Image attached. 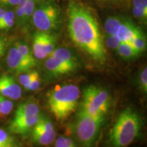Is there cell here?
Returning <instances> with one entry per match:
<instances>
[{"mask_svg":"<svg viewBox=\"0 0 147 147\" xmlns=\"http://www.w3.org/2000/svg\"><path fill=\"white\" fill-rule=\"evenodd\" d=\"M69 35L73 42L93 59L100 63L106 60L98 24L89 9L80 3L71 2L67 8Z\"/></svg>","mask_w":147,"mask_h":147,"instance_id":"1","label":"cell"},{"mask_svg":"<svg viewBox=\"0 0 147 147\" xmlns=\"http://www.w3.org/2000/svg\"><path fill=\"white\" fill-rule=\"evenodd\" d=\"M142 121L136 112L126 108L119 115L110 132L111 147H127L136 138L140 131Z\"/></svg>","mask_w":147,"mask_h":147,"instance_id":"2","label":"cell"},{"mask_svg":"<svg viewBox=\"0 0 147 147\" xmlns=\"http://www.w3.org/2000/svg\"><path fill=\"white\" fill-rule=\"evenodd\" d=\"M80 89L74 84H67L48 93V105L56 119L63 121L77 109Z\"/></svg>","mask_w":147,"mask_h":147,"instance_id":"3","label":"cell"},{"mask_svg":"<svg viewBox=\"0 0 147 147\" xmlns=\"http://www.w3.org/2000/svg\"><path fill=\"white\" fill-rule=\"evenodd\" d=\"M104 117H93L80 110L77 115L75 134L82 147H91L96 140Z\"/></svg>","mask_w":147,"mask_h":147,"instance_id":"4","label":"cell"},{"mask_svg":"<svg viewBox=\"0 0 147 147\" xmlns=\"http://www.w3.org/2000/svg\"><path fill=\"white\" fill-rule=\"evenodd\" d=\"M38 104L32 102H23L18 106L14 119L9 126L11 133L25 135L32 131L40 118Z\"/></svg>","mask_w":147,"mask_h":147,"instance_id":"5","label":"cell"},{"mask_svg":"<svg viewBox=\"0 0 147 147\" xmlns=\"http://www.w3.org/2000/svg\"><path fill=\"white\" fill-rule=\"evenodd\" d=\"M110 102L109 93L106 90L90 85L83 91L80 110L93 117H104L109 108Z\"/></svg>","mask_w":147,"mask_h":147,"instance_id":"6","label":"cell"},{"mask_svg":"<svg viewBox=\"0 0 147 147\" xmlns=\"http://www.w3.org/2000/svg\"><path fill=\"white\" fill-rule=\"evenodd\" d=\"M60 10L55 5L46 3L34 10L32 20L34 26L42 32L56 30L60 23Z\"/></svg>","mask_w":147,"mask_h":147,"instance_id":"7","label":"cell"},{"mask_svg":"<svg viewBox=\"0 0 147 147\" xmlns=\"http://www.w3.org/2000/svg\"><path fill=\"white\" fill-rule=\"evenodd\" d=\"M32 132L33 141L39 145L50 144L56 138V131L53 123L46 116L41 115Z\"/></svg>","mask_w":147,"mask_h":147,"instance_id":"8","label":"cell"},{"mask_svg":"<svg viewBox=\"0 0 147 147\" xmlns=\"http://www.w3.org/2000/svg\"><path fill=\"white\" fill-rule=\"evenodd\" d=\"M7 65L12 71L17 73L27 72L36 65V63H33L23 57L18 52L15 46L10 49L6 58Z\"/></svg>","mask_w":147,"mask_h":147,"instance_id":"9","label":"cell"},{"mask_svg":"<svg viewBox=\"0 0 147 147\" xmlns=\"http://www.w3.org/2000/svg\"><path fill=\"white\" fill-rule=\"evenodd\" d=\"M0 95L12 100H16L22 95L21 87L12 76L2 75L0 76Z\"/></svg>","mask_w":147,"mask_h":147,"instance_id":"10","label":"cell"},{"mask_svg":"<svg viewBox=\"0 0 147 147\" xmlns=\"http://www.w3.org/2000/svg\"><path fill=\"white\" fill-rule=\"evenodd\" d=\"M45 67L52 76H62L73 71L72 69L63 62L53 56L49 57L45 61Z\"/></svg>","mask_w":147,"mask_h":147,"instance_id":"11","label":"cell"},{"mask_svg":"<svg viewBox=\"0 0 147 147\" xmlns=\"http://www.w3.org/2000/svg\"><path fill=\"white\" fill-rule=\"evenodd\" d=\"M140 32V29L136 26L132 22L124 21L119 28L116 36L121 40V42L129 43Z\"/></svg>","mask_w":147,"mask_h":147,"instance_id":"12","label":"cell"},{"mask_svg":"<svg viewBox=\"0 0 147 147\" xmlns=\"http://www.w3.org/2000/svg\"><path fill=\"white\" fill-rule=\"evenodd\" d=\"M51 56L54 57L61 61L70 67L73 71L78 67V61L76 59L68 49H65V48H59V49H55Z\"/></svg>","mask_w":147,"mask_h":147,"instance_id":"13","label":"cell"},{"mask_svg":"<svg viewBox=\"0 0 147 147\" xmlns=\"http://www.w3.org/2000/svg\"><path fill=\"white\" fill-rule=\"evenodd\" d=\"M45 34L38 31L33 38V53L34 57L38 59H42L48 56L45 50Z\"/></svg>","mask_w":147,"mask_h":147,"instance_id":"14","label":"cell"},{"mask_svg":"<svg viewBox=\"0 0 147 147\" xmlns=\"http://www.w3.org/2000/svg\"><path fill=\"white\" fill-rule=\"evenodd\" d=\"M117 53L125 59H131L138 56L140 53L130 44L121 42L117 49Z\"/></svg>","mask_w":147,"mask_h":147,"instance_id":"15","label":"cell"},{"mask_svg":"<svg viewBox=\"0 0 147 147\" xmlns=\"http://www.w3.org/2000/svg\"><path fill=\"white\" fill-rule=\"evenodd\" d=\"M124 20L119 17H110L104 23V29L108 36H114L117 34L118 29Z\"/></svg>","mask_w":147,"mask_h":147,"instance_id":"16","label":"cell"},{"mask_svg":"<svg viewBox=\"0 0 147 147\" xmlns=\"http://www.w3.org/2000/svg\"><path fill=\"white\" fill-rule=\"evenodd\" d=\"M15 13L12 10H6L0 19V30H8L14 25Z\"/></svg>","mask_w":147,"mask_h":147,"instance_id":"17","label":"cell"},{"mask_svg":"<svg viewBox=\"0 0 147 147\" xmlns=\"http://www.w3.org/2000/svg\"><path fill=\"white\" fill-rule=\"evenodd\" d=\"M129 44H130L140 54L144 51L146 47V38L142 32L138 34L131 41L129 42Z\"/></svg>","mask_w":147,"mask_h":147,"instance_id":"18","label":"cell"},{"mask_svg":"<svg viewBox=\"0 0 147 147\" xmlns=\"http://www.w3.org/2000/svg\"><path fill=\"white\" fill-rule=\"evenodd\" d=\"M14 46H15L18 52L23 57H25L29 61L37 63L36 59L34 58V55H32V52L30 51V49L25 44L21 43V42H17Z\"/></svg>","mask_w":147,"mask_h":147,"instance_id":"19","label":"cell"},{"mask_svg":"<svg viewBox=\"0 0 147 147\" xmlns=\"http://www.w3.org/2000/svg\"><path fill=\"white\" fill-rule=\"evenodd\" d=\"M13 103L9 99L0 95V117L9 115L13 108Z\"/></svg>","mask_w":147,"mask_h":147,"instance_id":"20","label":"cell"},{"mask_svg":"<svg viewBox=\"0 0 147 147\" xmlns=\"http://www.w3.org/2000/svg\"><path fill=\"white\" fill-rule=\"evenodd\" d=\"M55 44H56V37L50 33L45 34V50L48 56H51L55 50Z\"/></svg>","mask_w":147,"mask_h":147,"instance_id":"21","label":"cell"},{"mask_svg":"<svg viewBox=\"0 0 147 147\" xmlns=\"http://www.w3.org/2000/svg\"><path fill=\"white\" fill-rule=\"evenodd\" d=\"M14 140L8 132L0 129V147H14Z\"/></svg>","mask_w":147,"mask_h":147,"instance_id":"22","label":"cell"},{"mask_svg":"<svg viewBox=\"0 0 147 147\" xmlns=\"http://www.w3.org/2000/svg\"><path fill=\"white\" fill-rule=\"evenodd\" d=\"M35 6H36V2L35 0H27L24 7V18L23 23L27 22L31 17H32L35 10Z\"/></svg>","mask_w":147,"mask_h":147,"instance_id":"23","label":"cell"},{"mask_svg":"<svg viewBox=\"0 0 147 147\" xmlns=\"http://www.w3.org/2000/svg\"><path fill=\"white\" fill-rule=\"evenodd\" d=\"M36 72V71H28V73H25V74H23L20 75L19 82L20 84L23 86L24 89L27 90L29 83H30L33 78H34Z\"/></svg>","mask_w":147,"mask_h":147,"instance_id":"24","label":"cell"},{"mask_svg":"<svg viewBox=\"0 0 147 147\" xmlns=\"http://www.w3.org/2000/svg\"><path fill=\"white\" fill-rule=\"evenodd\" d=\"M55 147H76L69 138L60 136L55 140Z\"/></svg>","mask_w":147,"mask_h":147,"instance_id":"25","label":"cell"},{"mask_svg":"<svg viewBox=\"0 0 147 147\" xmlns=\"http://www.w3.org/2000/svg\"><path fill=\"white\" fill-rule=\"evenodd\" d=\"M140 88L146 94L147 91V68L145 67L140 74Z\"/></svg>","mask_w":147,"mask_h":147,"instance_id":"26","label":"cell"},{"mask_svg":"<svg viewBox=\"0 0 147 147\" xmlns=\"http://www.w3.org/2000/svg\"><path fill=\"white\" fill-rule=\"evenodd\" d=\"M27 0H19L17 5V8L16 10L15 16L17 17L19 22L23 23V18H24V7H25V3H26Z\"/></svg>","mask_w":147,"mask_h":147,"instance_id":"27","label":"cell"},{"mask_svg":"<svg viewBox=\"0 0 147 147\" xmlns=\"http://www.w3.org/2000/svg\"><path fill=\"white\" fill-rule=\"evenodd\" d=\"M106 42L107 47L112 49H117L121 43V40L117 38V36L116 35H114V36H108Z\"/></svg>","mask_w":147,"mask_h":147,"instance_id":"28","label":"cell"},{"mask_svg":"<svg viewBox=\"0 0 147 147\" xmlns=\"http://www.w3.org/2000/svg\"><path fill=\"white\" fill-rule=\"evenodd\" d=\"M40 87V75L38 73V71H36L35 74L34 78L32 80L30 83H29L28 87H27V90L28 91H36L39 89Z\"/></svg>","mask_w":147,"mask_h":147,"instance_id":"29","label":"cell"},{"mask_svg":"<svg viewBox=\"0 0 147 147\" xmlns=\"http://www.w3.org/2000/svg\"><path fill=\"white\" fill-rule=\"evenodd\" d=\"M132 12H133L134 15L136 17L139 18L140 20L144 21L147 18V10H142V9H140L137 8H133L132 9Z\"/></svg>","mask_w":147,"mask_h":147,"instance_id":"30","label":"cell"},{"mask_svg":"<svg viewBox=\"0 0 147 147\" xmlns=\"http://www.w3.org/2000/svg\"><path fill=\"white\" fill-rule=\"evenodd\" d=\"M133 5L134 8L147 10V0H134Z\"/></svg>","mask_w":147,"mask_h":147,"instance_id":"31","label":"cell"},{"mask_svg":"<svg viewBox=\"0 0 147 147\" xmlns=\"http://www.w3.org/2000/svg\"><path fill=\"white\" fill-rule=\"evenodd\" d=\"M19 0H0V5L3 6H17Z\"/></svg>","mask_w":147,"mask_h":147,"instance_id":"32","label":"cell"},{"mask_svg":"<svg viewBox=\"0 0 147 147\" xmlns=\"http://www.w3.org/2000/svg\"><path fill=\"white\" fill-rule=\"evenodd\" d=\"M4 42H3L1 39H0V53H3V51H4Z\"/></svg>","mask_w":147,"mask_h":147,"instance_id":"33","label":"cell"},{"mask_svg":"<svg viewBox=\"0 0 147 147\" xmlns=\"http://www.w3.org/2000/svg\"><path fill=\"white\" fill-rule=\"evenodd\" d=\"M5 11H6V10H5V8H0V19H1V18L3 16V14H5Z\"/></svg>","mask_w":147,"mask_h":147,"instance_id":"34","label":"cell"},{"mask_svg":"<svg viewBox=\"0 0 147 147\" xmlns=\"http://www.w3.org/2000/svg\"><path fill=\"white\" fill-rule=\"evenodd\" d=\"M1 55H2V53H0V56H1Z\"/></svg>","mask_w":147,"mask_h":147,"instance_id":"35","label":"cell"},{"mask_svg":"<svg viewBox=\"0 0 147 147\" xmlns=\"http://www.w3.org/2000/svg\"><path fill=\"white\" fill-rule=\"evenodd\" d=\"M14 147H16V146H14Z\"/></svg>","mask_w":147,"mask_h":147,"instance_id":"36","label":"cell"}]
</instances>
